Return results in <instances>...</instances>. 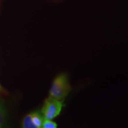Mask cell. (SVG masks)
<instances>
[{
  "instance_id": "cell-7",
  "label": "cell",
  "mask_w": 128,
  "mask_h": 128,
  "mask_svg": "<svg viewBox=\"0 0 128 128\" xmlns=\"http://www.w3.org/2000/svg\"><path fill=\"white\" fill-rule=\"evenodd\" d=\"M2 91V87H1V85H0V92H1Z\"/></svg>"
},
{
  "instance_id": "cell-2",
  "label": "cell",
  "mask_w": 128,
  "mask_h": 128,
  "mask_svg": "<svg viewBox=\"0 0 128 128\" xmlns=\"http://www.w3.org/2000/svg\"><path fill=\"white\" fill-rule=\"evenodd\" d=\"M62 106L60 100L49 97L44 102L41 113L45 120H52L58 116L61 112Z\"/></svg>"
},
{
  "instance_id": "cell-4",
  "label": "cell",
  "mask_w": 128,
  "mask_h": 128,
  "mask_svg": "<svg viewBox=\"0 0 128 128\" xmlns=\"http://www.w3.org/2000/svg\"><path fill=\"white\" fill-rule=\"evenodd\" d=\"M22 128H39L32 121L31 113L27 114L24 118L22 123Z\"/></svg>"
},
{
  "instance_id": "cell-8",
  "label": "cell",
  "mask_w": 128,
  "mask_h": 128,
  "mask_svg": "<svg viewBox=\"0 0 128 128\" xmlns=\"http://www.w3.org/2000/svg\"><path fill=\"white\" fill-rule=\"evenodd\" d=\"M0 128H1V126H0Z\"/></svg>"
},
{
  "instance_id": "cell-5",
  "label": "cell",
  "mask_w": 128,
  "mask_h": 128,
  "mask_svg": "<svg viewBox=\"0 0 128 128\" xmlns=\"http://www.w3.org/2000/svg\"><path fill=\"white\" fill-rule=\"evenodd\" d=\"M41 128H57V124L50 120H44Z\"/></svg>"
},
{
  "instance_id": "cell-3",
  "label": "cell",
  "mask_w": 128,
  "mask_h": 128,
  "mask_svg": "<svg viewBox=\"0 0 128 128\" xmlns=\"http://www.w3.org/2000/svg\"><path fill=\"white\" fill-rule=\"evenodd\" d=\"M31 115L32 121L33 122V123L38 128H41L44 121V118L42 113L38 111H36L31 113Z\"/></svg>"
},
{
  "instance_id": "cell-1",
  "label": "cell",
  "mask_w": 128,
  "mask_h": 128,
  "mask_svg": "<svg viewBox=\"0 0 128 128\" xmlns=\"http://www.w3.org/2000/svg\"><path fill=\"white\" fill-rule=\"evenodd\" d=\"M71 90L68 76L65 74H61L58 76L53 81L49 92V97L62 100L66 97Z\"/></svg>"
},
{
  "instance_id": "cell-6",
  "label": "cell",
  "mask_w": 128,
  "mask_h": 128,
  "mask_svg": "<svg viewBox=\"0 0 128 128\" xmlns=\"http://www.w3.org/2000/svg\"><path fill=\"white\" fill-rule=\"evenodd\" d=\"M3 122H4V114L0 106V126H1L3 124Z\"/></svg>"
}]
</instances>
